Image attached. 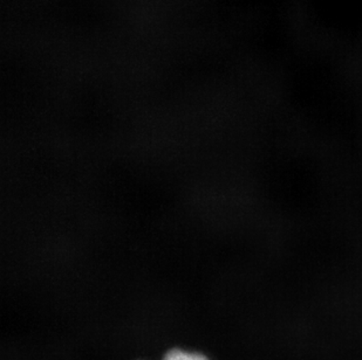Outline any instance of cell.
<instances>
[{
	"mask_svg": "<svg viewBox=\"0 0 362 360\" xmlns=\"http://www.w3.org/2000/svg\"><path fill=\"white\" fill-rule=\"evenodd\" d=\"M163 360H209L203 354L197 352H188L183 350H171L165 354Z\"/></svg>",
	"mask_w": 362,
	"mask_h": 360,
	"instance_id": "6da1fadb",
	"label": "cell"
}]
</instances>
